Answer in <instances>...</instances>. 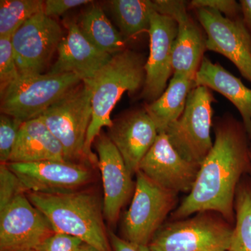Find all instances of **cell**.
Returning a JSON list of instances; mask_svg holds the SVG:
<instances>
[{"instance_id": "6da1fadb", "label": "cell", "mask_w": 251, "mask_h": 251, "mask_svg": "<svg viewBox=\"0 0 251 251\" xmlns=\"http://www.w3.org/2000/svg\"><path fill=\"white\" fill-rule=\"evenodd\" d=\"M215 140L200 168L192 190L171 214L173 221L214 211L235 223L234 201L241 180L251 174V144L242 122L232 117L214 126Z\"/></svg>"}, {"instance_id": "7a4b0ae2", "label": "cell", "mask_w": 251, "mask_h": 251, "mask_svg": "<svg viewBox=\"0 0 251 251\" xmlns=\"http://www.w3.org/2000/svg\"><path fill=\"white\" fill-rule=\"evenodd\" d=\"M145 59L130 50L112 55L111 59L92 78L84 80L92 91V115L86 137L84 153L87 163L98 166L92 144L104 126L111 127V112L125 92L135 93L145 85Z\"/></svg>"}, {"instance_id": "3957f363", "label": "cell", "mask_w": 251, "mask_h": 251, "mask_svg": "<svg viewBox=\"0 0 251 251\" xmlns=\"http://www.w3.org/2000/svg\"><path fill=\"white\" fill-rule=\"evenodd\" d=\"M28 199L47 218L57 232L79 238L100 251H112L103 222V204L92 191L38 193Z\"/></svg>"}, {"instance_id": "277c9868", "label": "cell", "mask_w": 251, "mask_h": 251, "mask_svg": "<svg viewBox=\"0 0 251 251\" xmlns=\"http://www.w3.org/2000/svg\"><path fill=\"white\" fill-rule=\"evenodd\" d=\"M234 226L214 211L163 224L148 245L151 251H228Z\"/></svg>"}, {"instance_id": "5b68a950", "label": "cell", "mask_w": 251, "mask_h": 251, "mask_svg": "<svg viewBox=\"0 0 251 251\" xmlns=\"http://www.w3.org/2000/svg\"><path fill=\"white\" fill-rule=\"evenodd\" d=\"M92 115V91L82 81L38 118L62 145L65 161L87 163L84 149Z\"/></svg>"}, {"instance_id": "8992f818", "label": "cell", "mask_w": 251, "mask_h": 251, "mask_svg": "<svg viewBox=\"0 0 251 251\" xmlns=\"http://www.w3.org/2000/svg\"><path fill=\"white\" fill-rule=\"evenodd\" d=\"M81 82L74 74L20 75L1 94V114L22 123L37 118Z\"/></svg>"}, {"instance_id": "52a82bcc", "label": "cell", "mask_w": 251, "mask_h": 251, "mask_svg": "<svg viewBox=\"0 0 251 251\" xmlns=\"http://www.w3.org/2000/svg\"><path fill=\"white\" fill-rule=\"evenodd\" d=\"M215 101L210 89L193 87L188 96L181 117L165 131L173 148L188 161L201 166L213 147L212 103Z\"/></svg>"}, {"instance_id": "ba28073f", "label": "cell", "mask_w": 251, "mask_h": 251, "mask_svg": "<svg viewBox=\"0 0 251 251\" xmlns=\"http://www.w3.org/2000/svg\"><path fill=\"white\" fill-rule=\"evenodd\" d=\"M131 204L124 216V239L137 245L148 247L175 209L177 193L161 187L140 171L136 173Z\"/></svg>"}, {"instance_id": "9c48e42d", "label": "cell", "mask_w": 251, "mask_h": 251, "mask_svg": "<svg viewBox=\"0 0 251 251\" xmlns=\"http://www.w3.org/2000/svg\"><path fill=\"white\" fill-rule=\"evenodd\" d=\"M63 37L59 23L44 12L25 23L11 37L20 75L42 74Z\"/></svg>"}, {"instance_id": "30bf717a", "label": "cell", "mask_w": 251, "mask_h": 251, "mask_svg": "<svg viewBox=\"0 0 251 251\" xmlns=\"http://www.w3.org/2000/svg\"><path fill=\"white\" fill-rule=\"evenodd\" d=\"M206 36V49L225 56L251 82V34L242 16L226 17L216 10L195 9Z\"/></svg>"}, {"instance_id": "8fae6325", "label": "cell", "mask_w": 251, "mask_h": 251, "mask_svg": "<svg viewBox=\"0 0 251 251\" xmlns=\"http://www.w3.org/2000/svg\"><path fill=\"white\" fill-rule=\"evenodd\" d=\"M54 232L47 218L25 193L0 210V251L36 250Z\"/></svg>"}, {"instance_id": "7c38bea8", "label": "cell", "mask_w": 251, "mask_h": 251, "mask_svg": "<svg viewBox=\"0 0 251 251\" xmlns=\"http://www.w3.org/2000/svg\"><path fill=\"white\" fill-rule=\"evenodd\" d=\"M156 12L172 17L177 23V34L173 46V75L194 80L204 57L206 36L188 13V3L181 0H154Z\"/></svg>"}, {"instance_id": "4fadbf2b", "label": "cell", "mask_w": 251, "mask_h": 251, "mask_svg": "<svg viewBox=\"0 0 251 251\" xmlns=\"http://www.w3.org/2000/svg\"><path fill=\"white\" fill-rule=\"evenodd\" d=\"M17 175L26 193H63L78 191L92 179L83 163L67 161L7 163Z\"/></svg>"}, {"instance_id": "5bb4252c", "label": "cell", "mask_w": 251, "mask_h": 251, "mask_svg": "<svg viewBox=\"0 0 251 251\" xmlns=\"http://www.w3.org/2000/svg\"><path fill=\"white\" fill-rule=\"evenodd\" d=\"M200 168L181 156L162 132L142 160L138 171L161 187L178 194L191 192Z\"/></svg>"}, {"instance_id": "9a60e30c", "label": "cell", "mask_w": 251, "mask_h": 251, "mask_svg": "<svg viewBox=\"0 0 251 251\" xmlns=\"http://www.w3.org/2000/svg\"><path fill=\"white\" fill-rule=\"evenodd\" d=\"M177 29V23L173 18L158 12L152 15L148 31L150 56L145 64L146 77L140 96L150 103L165 92L173 74L172 57Z\"/></svg>"}, {"instance_id": "2e32d148", "label": "cell", "mask_w": 251, "mask_h": 251, "mask_svg": "<svg viewBox=\"0 0 251 251\" xmlns=\"http://www.w3.org/2000/svg\"><path fill=\"white\" fill-rule=\"evenodd\" d=\"M94 143L103 182L104 218L114 226L122 208L134 193L135 184L121 154L108 135L100 133Z\"/></svg>"}, {"instance_id": "e0dca14e", "label": "cell", "mask_w": 251, "mask_h": 251, "mask_svg": "<svg viewBox=\"0 0 251 251\" xmlns=\"http://www.w3.org/2000/svg\"><path fill=\"white\" fill-rule=\"evenodd\" d=\"M158 135L156 125L145 109L131 112L113 122L108 133L132 176L136 175Z\"/></svg>"}, {"instance_id": "ac0fdd59", "label": "cell", "mask_w": 251, "mask_h": 251, "mask_svg": "<svg viewBox=\"0 0 251 251\" xmlns=\"http://www.w3.org/2000/svg\"><path fill=\"white\" fill-rule=\"evenodd\" d=\"M67 34L57 49V58L50 74H74L82 81L92 78L111 59L112 54L96 47L84 36L77 23L67 24Z\"/></svg>"}, {"instance_id": "d6986e66", "label": "cell", "mask_w": 251, "mask_h": 251, "mask_svg": "<svg viewBox=\"0 0 251 251\" xmlns=\"http://www.w3.org/2000/svg\"><path fill=\"white\" fill-rule=\"evenodd\" d=\"M195 87L204 86L228 99L242 118V123L251 140V89L219 63L204 57L194 80Z\"/></svg>"}, {"instance_id": "ffe728a7", "label": "cell", "mask_w": 251, "mask_h": 251, "mask_svg": "<svg viewBox=\"0 0 251 251\" xmlns=\"http://www.w3.org/2000/svg\"><path fill=\"white\" fill-rule=\"evenodd\" d=\"M65 161L62 145L40 119L23 122L9 163Z\"/></svg>"}, {"instance_id": "44dd1931", "label": "cell", "mask_w": 251, "mask_h": 251, "mask_svg": "<svg viewBox=\"0 0 251 251\" xmlns=\"http://www.w3.org/2000/svg\"><path fill=\"white\" fill-rule=\"evenodd\" d=\"M194 80L180 75H173L161 97L145 107V110L156 125L158 133L166 131L172 123L182 115Z\"/></svg>"}, {"instance_id": "7402d4cb", "label": "cell", "mask_w": 251, "mask_h": 251, "mask_svg": "<svg viewBox=\"0 0 251 251\" xmlns=\"http://www.w3.org/2000/svg\"><path fill=\"white\" fill-rule=\"evenodd\" d=\"M77 24L84 36L103 52L114 55L126 50L125 38L98 4L86 10Z\"/></svg>"}, {"instance_id": "603a6c76", "label": "cell", "mask_w": 251, "mask_h": 251, "mask_svg": "<svg viewBox=\"0 0 251 251\" xmlns=\"http://www.w3.org/2000/svg\"><path fill=\"white\" fill-rule=\"evenodd\" d=\"M109 3L125 40L149 31L152 15L156 12L154 1L112 0Z\"/></svg>"}, {"instance_id": "cb8c5ba5", "label": "cell", "mask_w": 251, "mask_h": 251, "mask_svg": "<svg viewBox=\"0 0 251 251\" xmlns=\"http://www.w3.org/2000/svg\"><path fill=\"white\" fill-rule=\"evenodd\" d=\"M235 223L228 251H251V177L241 180L234 201Z\"/></svg>"}, {"instance_id": "d4e9b609", "label": "cell", "mask_w": 251, "mask_h": 251, "mask_svg": "<svg viewBox=\"0 0 251 251\" xmlns=\"http://www.w3.org/2000/svg\"><path fill=\"white\" fill-rule=\"evenodd\" d=\"M44 8L41 0H1L0 38L12 37L28 20L44 12Z\"/></svg>"}, {"instance_id": "484cf974", "label": "cell", "mask_w": 251, "mask_h": 251, "mask_svg": "<svg viewBox=\"0 0 251 251\" xmlns=\"http://www.w3.org/2000/svg\"><path fill=\"white\" fill-rule=\"evenodd\" d=\"M19 76L11 38H0V94Z\"/></svg>"}, {"instance_id": "4316f807", "label": "cell", "mask_w": 251, "mask_h": 251, "mask_svg": "<svg viewBox=\"0 0 251 251\" xmlns=\"http://www.w3.org/2000/svg\"><path fill=\"white\" fill-rule=\"evenodd\" d=\"M22 122L1 114L0 116V161L9 163V159L17 141Z\"/></svg>"}, {"instance_id": "83f0119b", "label": "cell", "mask_w": 251, "mask_h": 251, "mask_svg": "<svg viewBox=\"0 0 251 251\" xmlns=\"http://www.w3.org/2000/svg\"><path fill=\"white\" fill-rule=\"evenodd\" d=\"M26 193L17 175L10 169L7 163L0 165V210L20 195Z\"/></svg>"}, {"instance_id": "f1b7e54d", "label": "cell", "mask_w": 251, "mask_h": 251, "mask_svg": "<svg viewBox=\"0 0 251 251\" xmlns=\"http://www.w3.org/2000/svg\"><path fill=\"white\" fill-rule=\"evenodd\" d=\"M79 238L62 232H54L36 248V251H78L83 244Z\"/></svg>"}, {"instance_id": "f546056e", "label": "cell", "mask_w": 251, "mask_h": 251, "mask_svg": "<svg viewBox=\"0 0 251 251\" xmlns=\"http://www.w3.org/2000/svg\"><path fill=\"white\" fill-rule=\"evenodd\" d=\"M189 5L193 9L206 8L216 10L229 18L242 16L240 4L235 0H193Z\"/></svg>"}, {"instance_id": "4dcf8cb0", "label": "cell", "mask_w": 251, "mask_h": 251, "mask_svg": "<svg viewBox=\"0 0 251 251\" xmlns=\"http://www.w3.org/2000/svg\"><path fill=\"white\" fill-rule=\"evenodd\" d=\"M88 0H46L44 1V13L49 17L61 16L69 10L92 3Z\"/></svg>"}, {"instance_id": "1f68e13d", "label": "cell", "mask_w": 251, "mask_h": 251, "mask_svg": "<svg viewBox=\"0 0 251 251\" xmlns=\"http://www.w3.org/2000/svg\"><path fill=\"white\" fill-rule=\"evenodd\" d=\"M108 235L112 251H151L148 247L137 245L128 242L112 232H109Z\"/></svg>"}, {"instance_id": "d6a6232c", "label": "cell", "mask_w": 251, "mask_h": 251, "mask_svg": "<svg viewBox=\"0 0 251 251\" xmlns=\"http://www.w3.org/2000/svg\"><path fill=\"white\" fill-rule=\"evenodd\" d=\"M239 4L243 21L251 34V0H241Z\"/></svg>"}, {"instance_id": "836d02e7", "label": "cell", "mask_w": 251, "mask_h": 251, "mask_svg": "<svg viewBox=\"0 0 251 251\" xmlns=\"http://www.w3.org/2000/svg\"><path fill=\"white\" fill-rule=\"evenodd\" d=\"M78 251H99V249H97V248L92 247V246L90 245V244H86V243H83V244L81 245L80 249H79Z\"/></svg>"}, {"instance_id": "e575fe53", "label": "cell", "mask_w": 251, "mask_h": 251, "mask_svg": "<svg viewBox=\"0 0 251 251\" xmlns=\"http://www.w3.org/2000/svg\"><path fill=\"white\" fill-rule=\"evenodd\" d=\"M36 251V250H24V251Z\"/></svg>"}, {"instance_id": "d590c367", "label": "cell", "mask_w": 251, "mask_h": 251, "mask_svg": "<svg viewBox=\"0 0 251 251\" xmlns=\"http://www.w3.org/2000/svg\"><path fill=\"white\" fill-rule=\"evenodd\" d=\"M250 156H251V150Z\"/></svg>"}, {"instance_id": "8d00e7d4", "label": "cell", "mask_w": 251, "mask_h": 251, "mask_svg": "<svg viewBox=\"0 0 251 251\" xmlns=\"http://www.w3.org/2000/svg\"></svg>"}]
</instances>
